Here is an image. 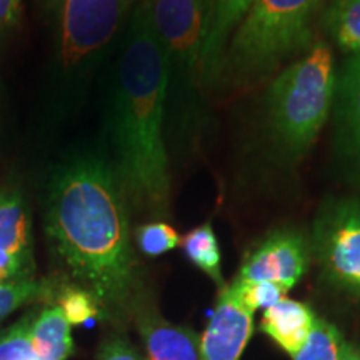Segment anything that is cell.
Listing matches in <instances>:
<instances>
[{"mask_svg":"<svg viewBox=\"0 0 360 360\" xmlns=\"http://www.w3.org/2000/svg\"><path fill=\"white\" fill-rule=\"evenodd\" d=\"M167 69V147L187 150L209 124L204 47L215 0H148Z\"/></svg>","mask_w":360,"mask_h":360,"instance_id":"3","label":"cell"},{"mask_svg":"<svg viewBox=\"0 0 360 360\" xmlns=\"http://www.w3.org/2000/svg\"><path fill=\"white\" fill-rule=\"evenodd\" d=\"M130 11V0H64L58 12V56L65 75L89 74L110 47Z\"/></svg>","mask_w":360,"mask_h":360,"instance_id":"6","label":"cell"},{"mask_svg":"<svg viewBox=\"0 0 360 360\" xmlns=\"http://www.w3.org/2000/svg\"><path fill=\"white\" fill-rule=\"evenodd\" d=\"M58 307L64 312L67 322L70 326H79L85 323L90 319L102 315L101 307L94 295L82 287H64L57 297Z\"/></svg>","mask_w":360,"mask_h":360,"instance_id":"22","label":"cell"},{"mask_svg":"<svg viewBox=\"0 0 360 360\" xmlns=\"http://www.w3.org/2000/svg\"><path fill=\"white\" fill-rule=\"evenodd\" d=\"M135 240L142 254L148 257H159L162 254L177 249L182 242L179 232L165 222L143 224L135 231Z\"/></svg>","mask_w":360,"mask_h":360,"instance_id":"21","label":"cell"},{"mask_svg":"<svg viewBox=\"0 0 360 360\" xmlns=\"http://www.w3.org/2000/svg\"><path fill=\"white\" fill-rule=\"evenodd\" d=\"M35 2H37L42 15L47 17V19H52V22H57L58 12H60L64 0H35Z\"/></svg>","mask_w":360,"mask_h":360,"instance_id":"26","label":"cell"},{"mask_svg":"<svg viewBox=\"0 0 360 360\" xmlns=\"http://www.w3.org/2000/svg\"><path fill=\"white\" fill-rule=\"evenodd\" d=\"M231 287L236 292L238 300L250 310L252 314L257 309L267 310L272 305L285 299L287 289L285 285L277 282H255V283H238L232 282Z\"/></svg>","mask_w":360,"mask_h":360,"instance_id":"23","label":"cell"},{"mask_svg":"<svg viewBox=\"0 0 360 360\" xmlns=\"http://www.w3.org/2000/svg\"><path fill=\"white\" fill-rule=\"evenodd\" d=\"M167 69L150 4H135L127 19L112 97L110 160L127 202L152 215L167 214L170 160L165 139Z\"/></svg>","mask_w":360,"mask_h":360,"instance_id":"2","label":"cell"},{"mask_svg":"<svg viewBox=\"0 0 360 360\" xmlns=\"http://www.w3.org/2000/svg\"><path fill=\"white\" fill-rule=\"evenodd\" d=\"M35 314L32 310L0 334V360H39L30 340Z\"/></svg>","mask_w":360,"mask_h":360,"instance_id":"20","label":"cell"},{"mask_svg":"<svg viewBox=\"0 0 360 360\" xmlns=\"http://www.w3.org/2000/svg\"><path fill=\"white\" fill-rule=\"evenodd\" d=\"M32 217L17 187H0V285L34 278Z\"/></svg>","mask_w":360,"mask_h":360,"instance_id":"9","label":"cell"},{"mask_svg":"<svg viewBox=\"0 0 360 360\" xmlns=\"http://www.w3.org/2000/svg\"><path fill=\"white\" fill-rule=\"evenodd\" d=\"M339 360H360V349L352 344H342Z\"/></svg>","mask_w":360,"mask_h":360,"instance_id":"27","label":"cell"},{"mask_svg":"<svg viewBox=\"0 0 360 360\" xmlns=\"http://www.w3.org/2000/svg\"><path fill=\"white\" fill-rule=\"evenodd\" d=\"M309 259L310 242L304 233L278 229L247 252L233 282H277L290 290L307 272Z\"/></svg>","mask_w":360,"mask_h":360,"instance_id":"8","label":"cell"},{"mask_svg":"<svg viewBox=\"0 0 360 360\" xmlns=\"http://www.w3.org/2000/svg\"><path fill=\"white\" fill-rule=\"evenodd\" d=\"M326 25L337 47L349 56L360 53V0H332Z\"/></svg>","mask_w":360,"mask_h":360,"instance_id":"17","label":"cell"},{"mask_svg":"<svg viewBox=\"0 0 360 360\" xmlns=\"http://www.w3.org/2000/svg\"><path fill=\"white\" fill-rule=\"evenodd\" d=\"M97 360H143L122 335H112L102 342Z\"/></svg>","mask_w":360,"mask_h":360,"instance_id":"24","label":"cell"},{"mask_svg":"<svg viewBox=\"0 0 360 360\" xmlns=\"http://www.w3.org/2000/svg\"><path fill=\"white\" fill-rule=\"evenodd\" d=\"M127 199L110 160L79 154L53 170L44 225L70 277L97 300L102 317L122 323L139 305V264Z\"/></svg>","mask_w":360,"mask_h":360,"instance_id":"1","label":"cell"},{"mask_svg":"<svg viewBox=\"0 0 360 360\" xmlns=\"http://www.w3.org/2000/svg\"><path fill=\"white\" fill-rule=\"evenodd\" d=\"M254 0H215L212 24L204 47V74L207 87L219 82L222 58L233 30L240 24Z\"/></svg>","mask_w":360,"mask_h":360,"instance_id":"14","label":"cell"},{"mask_svg":"<svg viewBox=\"0 0 360 360\" xmlns=\"http://www.w3.org/2000/svg\"><path fill=\"white\" fill-rule=\"evenodd\" d=\"M340 345L339 330L323 319H315L307 340L294 360H339Z\"/></svg>","mask_w":360,"mask_h":360,"instance_id":"19","label":"cell"},{"mask_svg":"<svg viewBox=\"0 0 360 360\" xmlns=\"http://www.w3.org/2000/svg\"><path fill=\"white\" fill-rule=\"evenodd\" d=\"M22 11V0H0V44L20 25Z\"/></svg>","mask_w":360,"mask_h":360,"instance_id":"25","label":"cell"},{"mask_svg":"<svg viewBox=\"0 0 360 360\" xmlns=\"http://www.w3.org/2000/svg\"><path fill=\"white\" fill-rule=\"evenodd\" d=\"M322 0H254L225 49L219 80L260 84L312 45Z\"/></svg>","mask_w":360,"mask_h":360,"instance_id":"5","label":"cell"},{"mask_svg":"<svg viewBox=\"0 0 360 360\" xmlns=\"http://www.w3.org/2000/svg\"><path fill=\"white\" fill-rule=\"evenodd\" d=\"M64 287H60L53 278H29L0 285V322L20 309L22 305L34 302H47L57 299Z\"/></svg>","mask_w":360,"mask_h":360,"instance_id":"18","label":"cell"},{"mask_svg":"<svg viewBox=\"0 0 360 360\" xmlns=\"http://www.w3.org/2000/svg\"><path fill=\"white\" fill-rule=\"evenodd\" d=\"M335 142L350 174L360 180V53L350 56L335 80Z\"/></svg>","mask_w":360,"mask_h":360,"instance_id":"11","label":"cell"},{"mask_svg":"<svg viewBox=\"0 0 360 360\" xmlns=\"http://www.w3.org/2000/svg\"><path fill=\"white\" fill-rule=\"evenodd\" d=\"M310 252L330 285L360 300V195L332 199L321 207Z\"/></svg>","mask_w":360,"mask_h":360,"instance_id":"7","label":"cell"},{"mask_svg":"<svg viewBox=\"0 0 360 360\" xmlns=\"http://www.w3.org/2000/svg\"><path fill=\"white\" fill-rule=\"evenodd\" d=\"M252 335V312L231 285L220 289L217 307L200 339V360H240Z\"/></svg>","mask_w":360,"mask_h":360,"instance_id":"10","label":"cell"},{"mask_svg":"<svg viewBox=\"0 0 360 360\" xmlns=\"http://www.w3.org/2000/svg\"><path fill=\"white\" fill-rule=\"evenodd\" d=\"M134 319L148 360H200V340L191 328L169 323L143 307H137Z\"/></svg>","mask_w":360,"mask_h":360,"instance_id":"12","label":"cell"},{"mask_svg":"<svg viewBox=\"0 0 360 360\" xmlns=\"http://www.w3.org/2000/svg\"><path fill=\"white\" fill-rule=\"evenodd\" d=\"M315 322L309 305L292 299H282L264 312L262 330L272 337L292 357L302 349Z\"/></svg>","mask_w":360,"mask_h":360,"instance_id":"13","label":"cell"},{"mask_svg":"<svg viewBox=\"0 0 360 360\" xmlns=\"http://www.w3.org/2000/svg\"><path fill=\"white\" fill-rule=\"evenodd\" d=\"M30 340L39 360H67L74 350L70 323L57 304L35 314Z\"/></svg>","mask_w":360,"mask_h":360,"instance_id":"15","label":"cell"},{"mask_svg":"<svg viewBox=\"0 0 360 360\" xmlns=\"http://www.w3.org/2000/svg\"><path fill=\"white\" fill-rule=\"evenodd\" d=\"M182 250L188 259V262L200 269L205 276H209L217 283L220 289H224L225 282L222 277V269H220V247L217 236H215L212 225L209 222L199 225L193 231L182 238Z\"/></svg>","mask_w":360,"mask_h":360,"instance_id":"16","label":"cell"},{"mask_svg":"<svg viewBox=\"0 0 360 360\" xmlns=\"http://www.w3.org/2000/svg\"><path fill=\"white\" fill-rule=\"evenodd\" d=\"M334 56L317 40L278 72L265 96V124L274 150L287 164L307 155L334 105Z\"/></svg>","mask_w":360,"mask_h":360,"instance_id":"4","label":"cell"}]
</instances>
